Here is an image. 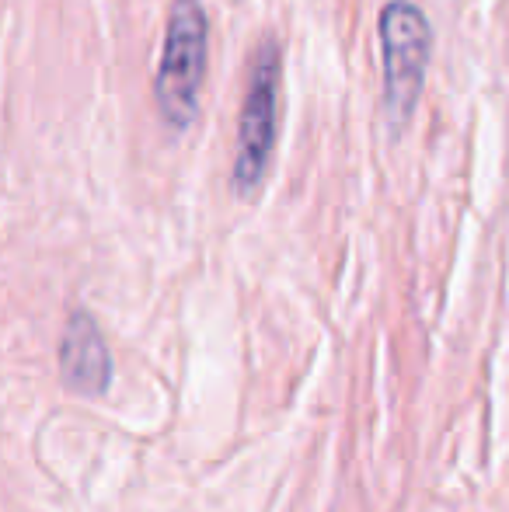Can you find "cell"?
<instances>
[{
    "instance_id": "3",
    "label": "cell",
    "mask_w": 509,
    "mask_h": 512,
    "mask_svg": "<svg viewBox=\"0 0 509 512\" xmlns=\"http://www.w3.org/2000/svg\"><path fill=\"white\" fill-rule=\"evenodd\" d=\"M279 77H283V49L276 39H262L248 63L245 102L238 115V150H234L231 185L248 199L262 185L276 150V112H279Z\"/></svg>"
},
{
    "instance_id": "4",
    "label": "cell",
    "mask_w": 509,
    "mask_h": 512,
    "mask_svg": "<svg viewBox=\"0 0 509 512\" xmlns=\"http://www.w3.org/2000/svg\"><path fill=\"white\" fill-rule=\"evenodd\" d=\"M60 377L63 387L84 398H102L112 384V356L102 328L88 310H74L60 338Z\"/></svg>"
},
{
    "instance_id": "1",
    "label": "cell",
    "mask_w": 509,
    "mask_h": 512,
    "mask_svg": "<svg viewBox=\"0 0 509 512\" xmlns=\"http://www.w3.org/2000/svg\"><path fill=\"white\" fill-rule=\"evenodd\" d=\"M206 60H210V18L203 0H171L154 74V102L164 126L175 133H185L199 119Z\"/></svg>"
},
{
    "instance_id": "2",
    "label": "cell",
    "mask_w": 509,
    "mask_h": 512,
    "mask_svg": "<svg viewBox=\"0 0 509 512\" xmlns=\"http://www.w3.org/2000/svg\"><path fill=\"white\" fill-rule=\"evenodd\" d=\"M384 67V115L394 133L408 126L426 84L433 25L415 0H387L377 18Z\"/></svg>"
}]
</instances>
